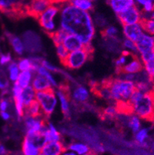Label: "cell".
Instances as JSON below:
<instances>
[{
    "instance_id": "obj_1",
    "label": "cell",
    "mask_w": 154,
    "mask_h": 155,
    "mask_svg": "<svg viewBox=\"0 0 154 155\" xmlns=\"http://www.w3.org/2000/svg\"><path fill=\"white\" fill-rule=\"evenodd\" d=\"M60 29L78 36L84 46L90 45L95 36V24L90 12L77 9L69 2L59 8Z\"/></svg>"
},
{
    "instance_id": "obj_2",
    "label": "cell",
    "mask_w": 154,
    "mask_h": 155,
    "mask_svg": "<svg viewBox=\"0 0 154 155\" xmlns=\"http://www.w3.org/2000/svg\"><path fill=\"white\" fill-rule=\"evenodd\" d=\"M131 113L141 120L152 121L154 117V93H144L136 91L128 102Z\"/></svg>"
},
{
    "instance_id": "obj_3",
    "label": "cell",
    "mask_w": 154,
    "mask_h": 155,
    "mask_svg": "<svg viewBox=\"0 0 154 155\" xmlns=\"http://www.w3.org/2000/svg\"><path fill=\"white\" fill-rule=\"evenodd\" d=\"M105 82L110 90L111 100L116 101V103H128L131 96L136 91V84L133 81L117 78L106 80Z\"/></svg>"
},
{
    "instance_id": "obj_4",
    "label": "cell",
    "mask_w": 154,
    "mask_h": 155,
    "mask_svg": "<svg viewBox=\"0 0 154 155\" xmlns=\"http://www.w3.org/2000/svg\"><path fill=\"white\" fill-rule=\"evenodd\" d=\"M93 49L91 44L86 45L82 49L70 52L63 64L70 70H77L83 67L93 55Z\"/></svg>"
},
{
    "instance_id": "obj_5",
    "label": "cell",
    "mask_w": 154,
    "mask_h": 155,
    "mask_svg": "<svg viewBox=\"0 0 154 155\" xmlns=\"http://www.w3.org/2000/svg\"><path fill=\"white\" fill-rule=\"evenodd\" d=\"M36 100L40 105L42 115L49 117L54 112L57 105V97L53 88L36 93Z\"/></svg>"
},
{
    "instance_id": "obj_6",
    "label": "cell",
    "mask_w": 154,
    "mask_h": 155,
    "mask_svg": "<svg viewBox=\"0 0 154 155\" xmlns=\"http://www.w3.org/2000/svg\"><path fill=\"white\" fill-rule=\"evenodd\" d=\"M59 14V7L56 5H51L38 16L37 19L40 26L49 34L56 30V24L55 19Z\"/></svg>"
},
{
    "instance_id": "obj_7",
    "label": "cell",
    "mask_w": 154,
    "mask_h": 155,
    "mask_svg": "<svg viewBox=\"0 0 154 155\" xmlns=\"http://www.w3.org/2000/svg\"><path fill=\"white\" fill-rule=\"evenodd\" d=\"M27 0H0V11L9 16H22L25 15Z\"/></svg>"
},
{
    "instance_id": "obj_8",
    "label": "cell",
    "mask_w": 154,
    "mask_h": 155,
    "mask_svg": "<svg viewBox=\"0 0 154 155\" xmlns=\"http://www.w3.org/2000/svg\"><path fill=\"white\" fill-rule=\"evenodd\" d=\"M117 17L123 26L139 23L143 19L142 12L136 5H134L127 10L121 12L120 14L117 15Z\"/></svg>"
},
{
    "instance_id": "obj_9",
    "label": "cell",
    "mask_w": 154,
    "mask_h": 155,
    "mask_svg": "<svg viewBox=\"0 0 154 155\" xmlns=\"http://www.w3.org/2000/svg\"><path fill=\"white\" fill-rule=\"evenodd\" d=\"M51 5L49 0H29L25 5V15L38 18Z\"/></svg>"
},
{
    "instance_id": "obj_10",
    "label": "cell",
    "mask_w": 154,
    "mask_h": 155,
    "mask_svg": "<svg viewBox=\"0 0 154 155\" xmlns=\"http://www.w3.org/2000/svg\"><path fill=\"white\" fill-rule=\"evenodd\" d=\"M56 95L59 97L60 107L63 114L66 117L70 116V93L67 84L60 85L56 91Z\"/></svg>"
},
{
    "instance_id": "obj_11",
    "label": "cell",
    "mask_w": 154,
    "mask_h": 155,
    "mask_svg": "<svg viewBox=\"0 0 154 155\" xmlns=\"http://www.w3.org/2000/svg\"><path fill=\"white\" fill-rule=\"evenodd\" d=\"M136 44L137 48L138 55L152 51L154 46V36L144 32L136 41Z\"/></svg>"
},
{
    "instance_id": "obj_12",
    "label": "cell",
    "mask_w": 154,
    "mask_h": 155,
    "mask_svg": "<svg viewBox=\"0 0 154 155\" xmlns=\"http://www.w3.org/2000/svg\"><path fill=\"white\" fill-rule=\"evenodd\" d=\"M66 150L67 147L61 141H50L45 143L40 152L44 155H61Z\"/></svg>"
},
{
    "instance_id": "obj_13",
    "label": "cell",
    "mask_w": 154,
    "mask_h": 155,
    "mask_svg": "<svg viewBox=\"0 0 154 155\" xmlns=\"http://www.w3.org/2000/svg\"><path fill=\"white\" fill-rule=\"evenodd\" d=\"M143 70V63L139 59V56L134 55L131 60L121 68L119 73H133L137 74Z\"/></svg>"
},
{
    "instance_id": "obj_14",
    "label": "cell",
    "mask_w": 154,
    "mask_h": 155,
    "mask_svg": "<svg viewBox=\"0 0 154 155\" xmlns=\"http://www.w3.org/2000/svg\"><path fill=\"white\" fill-rule=\"evenodd\" d=\"M123 35L125 36L126 39H128L133 42L136 41L139 36L144 32L141 22L132 24V25H124L123 26Z\"/></svg>"
},
{
    "instance_id": "obj_15",
    "label": "cell",
    "mask_w": 154,
    "mask_h": 155,
    "mask_svg": "<svg viewBox=\"0 0 154 155\" xmlns=\"http://www.w3.org/2000/svg\"><path fill=\"white\" fill-rule=\"evenodd\" d=\"M107 4L116 15L127 10L135 5V0H106Z\"/></svg>"
},
{
    "instance_id": "obj_16",
    "label": "cell",
    "mask_w": 154,
    "mask_h": 155,
    "mask_svg": "<svg viewBox=\"0 0 154 155\" xmlns=\"http://www.w3.org/2000/svg\"><path fill=\"white\" fill-rule=\"evenodd\" d=\"M72 100L76 104H85L90 99V93L87 88L83 86L78 85L73 89L70 94Z\"/></svg>"
},
{
    "instance_id": "obj_17",
    "label": "cell",
    "mask_w": 154,
    "mask_h": 155,
    "mask_svg": "<svg viewBox=\"0 0 154 155\" xmlns=\"http://www.w3.org/2000/svg\"><path fill=\"white\" fill-rule=\"evenodd\" d=\"M62 44L65 46V48L70 53L82 49L84 46V44H83L82 40L78 36L73 34H70V33L66 36Z\"/></svg>"
},
{
    "instance_id": "obj_18",
    "label": "cell",
    "mask_w": 154,
    "mask_h": 155,
    "mask_svg": "<svg viewBox=\"0 0 154 155\" xmlns=\"http://www.w3.org/2000/svg\"><path fill=\"white\" fill-rule=\"evenodd\" d=\"M42 132L46 138V142L61 141V134L58 131L55 125L50 122L46 124V127Z\"/></svg>"
},
{
    "instance_id": "obj_19",
    "label": "cell",
    "mask_w": 154,
    "mask_h": 155,
    "mask_svg": "<svg viewBox=\"0 0 154 155\" xmlns=\"http://www.w3.org/2000/svg\"><path fill=\"white\" fill-rule=\"evenodd\" d=\"M31 84H32V87L36 92L47 91L53 87L51 86L50 83L44 77L39 75L38 73L34 76Z\"/></svg>"
},
{
    "instance_id": "obj_20",
    "label": "cell",
    "mask_w": 154,
    "mask_h": 155,
    "mask_svg": "<svg viewBox=\"0 0 154 155\" xmlns=\"http://www.w3.org/2000/svg\"><path fill=\"white\" fill-rule=\"evenodd\" d=\"M24 37L29 39L30 42H25L24 43L25 46V50H26L29 52H38L40 50V41H39V36H36V34H34L31 32H26L24 36Z\"/></svg>"
},
{
    "instance_id": "obj_21",
    "label": "cell",
    "mask_w": 154,
    "mask_h": 155,
    "mask_svg": "<svg viewBox=\"0 0 154 155\" xmlns=\"http://www.w3.org/2000/svg\"><path fill=\"white\" fill-rule=\"evenodd\" d=\"M6 36L14 52L18 55H22L25 51V46H24L23 41L20 38L14 36V35L7 34Z\"/></svg>"
},
{
    "instance_id": "obj_22",
    "label": "cell",
    "mask_w": 154,
    "mask_h": 155,
    "mask_svg": "<svg viewBox=\"0 0 154 155\" xmlns=\"http://www.w3.org/2000/svg\"><path fill=\"white\" fill-rule=\"evenodd\" d=\"M32 79H33V72L32 71H22L19 73V77L15 81L18 85L22 89L31 86Z\"/></svg>"
},
{
    "instance_id": "obj_23",
    "label": "cell",
    "mask_w": 154,
    "mask_h": 155,
    "mask_svg": "<svg viewBox=\"0 0 154 155\" xmlns=\"http://www.w3.org/2000/svg\"><path fill=\"white\" fill-rule=\"evenodd\" d=\"M127 127L135 134L142 127V120L133 114H129L126 120Z\"/></svg>"
},
{
    "instance_id": "obj_24",
    "label": "cell",
    "mask_w": 154,
    "mask_h": 155,
    "mask_svg": "<svg viewBox=\"0 0 154 155\" xmlns=\"http://www.w3.org/2000/svg\"><path fill=\"white\" fill-rule=\"evenodd\" d=\"M69 3L82 11L90 12L93 9V2L92 0H70Z\"/></svg>"
},
{
    "instance_id": "obj_25",
    "label": "cell",
    "mask_w": 154,
    "mask_h": 155,
    "mask_svg": "<svg viewBox=\"0 0 154 155\" xmlns=\"http://www.w3.org/2000/svg\"><path fill=\"white\" fill-rule=\"evenodd\" d=\"M22 151L23 155H38L40 149L25 137L22 143Z\"/></svg>"
},
{
    "instance_id": "obj_26",
    "label": "cell",
    "mask_w": 154,
    "mask_h": 155,
    "mask_svg": "<svg viewBox=\"0 0 154 155\" xmlns=\"http://www.w3.org/2000/svg\"><path fill=\"white\" fill-rule=\"evenodd\" d=\"M67 150H70L71 151L74 152L75 153L79 155H83L85 153H87L91 150L90 147L84 143H80V142H73L70 143L67 147Z\"/></svg>"
},
{
    "instance_id": "obj_27",
    "label": "cell",
    "mask_w": 154,
    "mask_h": 155,
    "mask_svg": "<svg viewBox=\"0 0 154 155\" xmlns=\"http://www.w3.org/2000/svg\"><path fill=\"white\" fill-rule=\"evenodd\" d=\"M25 115L33 117H42V113L39 104L36 100L32 101L29 106H27L25 109ZM24 115V116H25Z\"/></svg>"
},
{
    "instance_id": "obj_28",
    "label": "cell",
    "mask_w": 154,
    "mask_h": 155,
    "mask_svg": "<svg viewBox=\"0 0 154 155\" xmlns=\"http://www.w3.org/2000/svg\"><path fill=\"white\" fill-rule=\"evenodd\" d=\"M36 93L32 86H29L22 90V100L25 107L36 100Z\"/></svg>"
},
{
    "instance_id": "obj_29",
    "label": "cell",
    "mask_w": 154,
    "mask_h": 155,
    "mask_svg": "<svg viewBox=\"0 0 154 155\" xmlns=\"http://www.w3.org/2000/svg\"><path fill=\"white\" fill-rule=\"evenodd\" d=\"M149 137V129L147 127H141L136 133L134 134L135 141L139 144L145 146L147 144Z\"/></svg>"
},
{
    "instance_id": "obj_30",
    "label": "cell",
    "mask_w": 154,
    "mask_h": 155,
    "mask_svg": "<svg viewBox=\"0 0 154 155\" xmlns=\"http://www.w3.org/2000/svg\"><path fill=\"white\" fill-rule=\"evenodd\" d=\"M134 55L135 54H133L132 53H130L129 51H126V50L123 52L122 54L120 56V57L117 60H116L115 61V67L116 73H118L121 70V68L123 67H124L131 60V58H132Z\"/></svg>"
},
{
    "instance_id": "obj_31",
    "label": "cell",
    "mask_w": 154,
    "mask_h": 155,
    "mask_svg": "<svg viewBox=\"0 0 154 155\" xmlns=\"http://www.w3.org/2000/svg\"><path fill=\"white\" fill-rule=\"evenodd\" d=\"M69 34L66 31L63 30V29H60L59 28V29H56V31H54L53 32L50 33L49 36H51L52 39H53V43L56 45L62 44L63 42V40L65 39L66 36Z\"/></svg>"
},
{
    "instance_id": "obj_32",
    "label": "cell",
    "mask_w": 154,
    "mask_h": 155,
    "mask_svg": "<svg viewBox=\"0 0 154 155\" xmlns=\"http://www.w3.org/2000/svg\"><path fill=\"white\" fill-rule=\"evenodd\" d=\"M36 73L39 75L42 76V77H44L46 80L50 83L51 86L52 87H58L57 82H56V80H55V78L53 77V76L51 74V72H49V70H46L45 67H43L42 66H39L38 67V69L36 70Z\"/></svg>"
},
{
    "instance_id": "obj_33",
    "label": "cell",
    "mask_w": 154,
    "mask_h": 155,
    "mask_svg": "<svg viewBox=\"0 0 154 155\" xmlns=\"http://www.w3.org/2000/svg\"><path fill=\"white\" fill-rule=\"evenodd\" d=\"M8 71L9 80L12 82H15L18 77H19V73H20V70H19L17 63H15V62H11L8 65Z\"/></svg>"
},
{
    "instance_id": "obj_34",
    "label": "cell",
    "mask_w": 154,
    "mask_h": 155,
    "mask_svg": "<svg viewBox=\"0 0 154 155\" xmlns=\"http://www.w3.org/2000/svg\"><path fill=\"white\" fill-rule=\"evenodd\" d=\"M143 29L146 33L154 36V19L150 18H146L141 21Z\"/></svg>"
},
{
    "instance_id": "obj_35",
    "label": "cell",
    "mask_w": 154,
    "mask_h": 155,
    "mask_svg": "<svg viewBox=\"0 0 154 155\" xmlns=\"http://www.w3.org/2000/svg\"><path fill=\"white\" fill-rule=\"evenodd\" d=\"M19 70L22 71H33V65L29 58H24L19 60L17 63Z\"/></svg>"
},
{
    "instance_id": "obj_36",
    "label": "cell",
    "mask_w": 154,
    "mask_h": 155,
    "mask_svg": "<svg viewBox=\"0 0 154 155\" xmlns=\"http://www.w3.org/2000/svg\"><path fill=\"white\" fill-rule=\"evenodd\" d=\"M102 36L104 39H110V38L117 37L118 34V29L116 26H110L108 27L105 28L101 32Z\"/></svg>"
},
{
    "instance_id": "obj_37",
    "label": "cell",
    "mask_w": 154,
    "mask_h": 155,
    "mask_svg": "<svg viewBox=\"0 0 154 155\" xmlns=\"http://www.w3.org/2000/svg\"><path fill=\"white\" fill-rule=\"evenodd\" d=\"M122 46L126 51L130 52L133 54L136 55V53H137V48H136V42L129 40L128 39H125L123 40V42Z\"/></svg>"
},
{
    "instance_id": "obj_38",
    "label": "cell",
    "mask_w": 154,
    "mask_h": 155,
    "mask_svg": "<svg viewBox=\"0 0 154 155\" xmlns=\"http://www.w3.org/2000/svg\"><path fill=\"white\" fill-rule=\"evenodd\" d=\"M143 70L148 77L154 81V59L143 63Z\"/></svg>"
},
{
    "instance_id": "obj_39",
    "label": "cell",
    "mask_w": 154,
    "mask_h": 155,
    "mask_svg": "<svg viewBox=\"0 0 154 155\" xmlns=\"http://www.w3.org/2000/svg\"><path fill=\"white\" fill-rule=\"evenodd\" d=\"M56 53H57V56H59V60L61 61V63H63L65 61L66 58H67L68 55L70 53V52L66 50L65 46L63 44H59L56 46Z\"/></svg>"
},
{
    "instance_id": "obj_40",
    "label": "cell",
    "mask_w": 154,
    "mask_h": 155,
    "mask_svg": "<svg viewBox=\"0 0 154 155\" xmlns=\"http://www.w3.org/2000/svg\"><path fill=\"white\" fill-rule=\"evenodd\" d=\"M117 114H118V111H117L116 107V106H109L108 107L104 110L103 115L109 119H113L117 116Z\"/></svg>"
},
{
    "instance_id": "obj_41",
    "label": "cell",
    "mask_w": 154,
    "mask_h": 155,
    "mask_svg": "<svg viewBox=\"0 0 154 155\" xmlns=\"http://www.w3.org/2000/svg\"><path fill=\"white\" fill-rule=\"evenodd\" d=\"M41 66H42L43 67L46 69V70H49V72H55V73H62L63 74H65V73H63L60 69L57 68L56 67H55L54 65L51 64L49 62L46 61L45 60H42V62H41Z\"/></svg>"
},
{
    "instance_id": "obj_42",
    "label": "cell",
    "mask_w": 154,
    "mask_h": 155,
    "mask_svg": "<svg viewBox=\"0 0 154 155\" xmlns=\"http://www.w3.org/2000/svg\"><path fill=\"white\" fill-rule=\"evenodd\" d=\"M12 62V56L9 53L0 55V65L4 67L5 65H8Z\"/></svg>"
},
{
    "instance_id": "obj_43",
    "label": "cell",
    "mask_w": 154,
    "mask_h": 155,
    "mask_svg": "<svg viewBox=\"0 0 154 155\" xmlns=\"http://www.w3.org/2000/svg\"><path fill=\"white\" fill-rule=\"evenodd\" d=\"M9 106H10V101L8 98H5V97L0 98V112L7 111Z\"/></svg>"
},
{
    "instance_id": "obj_44",
    "label": "cell",
    "mask_w": 154,
    "mask_h": 155,
    "mask_svg": "<svg viewBox=\"0 0 154 155\" xmlns=\"http://www.w3.org/2000/svg\"><path fill=\"white\" fill-rule=\"evenodd\" d=\"M8 87V80L0 75V90H5Z\"/></svg>"
},
{
    "instance_id": "obj_45",
    "label": "cell",
    "mask_w": 154,
    "mask_h": 155,
    "mask_svg": "<svg viewBox=\"0 0 154 155\" xmlns=\"http://www.w3.org/2000/svg\"><path fill=\"white\" fill-rule=\"evenodd\" d=\"M96 19H96V23H97V25H99L100 26H103L106 24V20L104 19L103 17H102V15H97Z\"/></svg>"
},
{
    "instance_id": "obj_46",
    "label": "cell",
    "mask_w": 154,
    "mask_h": 155,
    "mask_svg": "<svg viewBox=\"0 0 154 155\" xmlns=\"http://www.w3.org/2000/svg\"><path fill=\"white\" fill-rule=\"evenodd\" d=\"M52 5H63V4H66L67 2H69L70 0H49Z\"/></svg>"
},
{
    "instance_id": "obj_47",
    "label": "cell",
    "mask_w": 154,
    "mask_h": 155,
    "mask_svg": "<svg viewBox=\"0 0 154 155\" xmlns=\"http://www.w3.org/2000/svg\"><path fill=\"white\" fill-rule=\"evenodd\" d=\"M0 115H1V117L5 121L8 120L11 118L10 114L7 112V111H2V112H0Z\"/></svg>"
},
{
    "instance_id": "obj_48",
    "label": "cell",
    "mask_w": 154,
    "mask_h": 155,
    "mask_svg": "<svg viewBox=\"0 0 154 155\" xmlns=\"http://www.w3.org/2000/svg\"><path fill=\"white\" fill-rule=\"evenodd\" d=\"M8 152L3 144L0 143V155H8Z\"/></svg>"
},
{
    "instance_id": "obj_49",
    "label": "cell",
    "mask_w": 154,
    "mask_h": 155,
    "mask_svg": "<svg viewBox=\"0 0 154 155\" xmlns=\"http://www.w3.org/2000/svg\"><path fill=\"white\" fill-rule=\"evenodd\" d=\"M135 2H136L138 5L143 6L146 2V0H135Z\"/></svg>"
},
{
    "instance_id": "obj_50",
    "label": "cell",
    "mask_w": 154,
    "mask_h": 155,
    "mask_svg": "<svg viewBox=\"0 0 154 155\" xmlns=\"http://www.w3.org/2000/svg\"><path fill=\"white\" fill-rule=\"evenodd\" d=\"M61 155H76V153H75L74 152H73V151H71V152L65 151L64 153H63V154H61Z\"/></svg>"
},
{
    "instance_id": "obj_51",
    "label": "cell",
    "mask_w": 154,
    "mask_h": 155,
    "mask_svg": "<svg viewBox=\"0 0 154 155\" xmlns=\"http://www.w3.org/2000/svg\"><path fill=\"white\" fill-rule=\"evenodd\" d=\"M149 18H150V19H154V8H153V9H152V12H150V14H149Z\"/></svg>"
},
{
    "instance_id": "obj_52",
    "label": "cell",
    "mask_w": 154,
    "mask_h": 155,
    "mask_svg": "<svg viewBox=\"0 0 154 155\" xmlns=\"http://www.w3.org/2000/svg\"><path fill=\"white\" fill-rule=\"evenodd\" d=\"M38 155H44V154H43V153H41V152H40V153H39Z\"/></svg>"
},
{
    "instance_id": "obj_53",
    "label": "cell",
    "mask_w": 154,
    "mask_h": 155,
    "mask_svg": "<svg viewBox=\"0 0 154 155\" xmlns=\"http://www.w3.org/2000/svg\"><path fill=\"white\" fill-rule=\"evenodd\" d=\"M15 155H22V154H20V153H15Z\"/></svg>"
},
{
    "instance_id": "obj_54",
    "label": "cell",
    "mask_w": 154,
    "mask_h": 155,
    "mask_svg": "<svg viewBox=\"0 0 154 155\" xmlns=\"http://www.w3.org/2000/svg\"><path fill=\"white\" fill-rule=\"evenodd\" d=\"M152 51H153V53H154V46H153V48H152Z\"/></svg>"
},
{
    "instance_id": "obj_55",
    "label": "cell",
    "mask_w": 154,
    "mask_h": 155,
    "mask_svg": "<svg viewBox=\"0 0 154 155\" xmlns=\"http://www.w3.org/2000/svg\"><path fill=\"white\" fill-rule=\"evenodd\" d=\"M154 93V92H153ZM152 121H154V117H153V120H152Z\"/></svg>"
}]
</instances>
